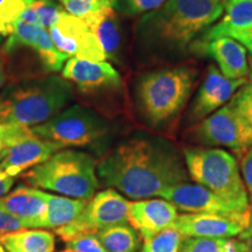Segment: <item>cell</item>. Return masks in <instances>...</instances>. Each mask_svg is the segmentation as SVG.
<instances>
[{
  "instance_id": "cell-12",
  "label": "cell",
  "mask_w": 252,
  "mask_h": 252,
  "mask_svg": "<svg viewBox=\"0 0 252 252\" xmlns=\"http://www.w3.org/2000/svg\"><path fill=\"white\" fill-rule=\"evenodd\" d=\"M27 48L35 53L46 71L56 72L63 69L68 56L56 48L49 32L45 28L19 20L13 33L2 46V53L11 54L17 49Z\"/></svg>"
},
{
  "instance_id": "cell-31",
  "label": "cell",
  "mask_w": 252,
  "mask_h": 252,
  "mask_svg": "<svg viewBox=\"0 0 252 252\" xmlns=\"http://www.w3.org/2000/svg\"><path fill=\"white\" fill-rule=\"evenodd\" d=\"M34 135L28 126L15 123H0V145L8 149L18 141Z\"/></svg>"
},
{
  "instance_id": "cell-29",
  "label": "cell",
  "mask_w": 252,
  "mask_h": 252,
  "mask_svg": "<svg viewBox=\"0 0 252 252\" xmlns=\"http://www.w3.org/2000/svg\"><path fill=\"white\" fill-rule=\"evenodd\" d=\"M252 141V83H245L231 98Z\"/></svg>"
},
{
  "instance_id": "cell-26",
  "label": "cell",
  "mask_w": 252,
  "mask_h": 252,
  "mask_svg": "<svg viewBox=\"0 0 252 252\" xmlns=\"http://www.w3.org/2000/svg\"><path fill=\"white\" fill-rule=\"evenodd\" d=\"M34 0H0V35L9 36L15 25Z\"/></svg>"
},
{
  "instance_id": "cell-5",
  "label": "cell",
  "mask_w": 252,
  "mask_h": 252,
  "mask_svg": "<svg viewBox=\"0 0 252 252\" xmlns=\"http://www.w3.org/2000/svg\"><path fill=\"white\" fill-rule=\"evenodd\" d=\"M196 78L197 71L190 67L161 69L141 77L137 94L146 121L158 126L174 118L184 109Z\"/></svg>"
},
{
  "instance_id": "cell-40",
  "label": "cell",
  "mask_w": 252,
  "mask_h": 252,
  "mask_svg": "<svg viewBox=\"0 0 252 252\" xmlns=\"http://www.w3.org/2000/svg\"><path fill=\"white\" fill-rule=\"evenodd\" d=\"M249 64H250V70H249V76H250V81L252 83V58L250 59V61H249Z\"/></svg>"
},
{
  "instance_id": "cell-25",
  "label": "cell",
  "mask_w": 252,
  "mask_h": 252,
  "mask_svg": "<svg viewBox=\"0 0 252 252\" xmlns=\"http://www.w3.org/2000/svg\"><path fill=\"white\" fill-rule=\"evenodd\" d=\"M63 12V6L59 5L55 0H34L33 4L21 14L20 20L49 30L58 23Z\"/></svg>"
},
{
  "instance_id": "cell-37",
  "label": "cell",
  "mask_w": 252,
  "mask_h": 252,
  "mask_svg": "<svg viewBox=\"0 0 252 252\" xmlns=\"http://www.w3.org/2000/svg\"><path fill=\"white\" fill-rule=\"evenodd\" d=\"M234 40L237 41L241 45H243L245 49H248L252 54V27L250 30L243 32V33L238 34Z\"/></svg>"
},
{
  "instance_id": "cell-8",
  "label": "cell",
  "mask_w": 252,
  "mask_h": 252,
  "mask_svg": "<svg viewBox=\"0 0 252 252\" xmlns=\"http://www.w3.org/2000/svg\"><path fill=\"white\" fill-rule=\"evenodd\" d=\"M130 202L118 190L108 188L94 194L76 220L55 229L65 243L83 235H96L111 226L128 223Z\"/></svg>"
},
{
  "instance_id": "cell-23",
  "label": "cell",
  "mask_w": 252,
  "mask_h": 252,
  "mask_svg": "<svg viewBox=\"0 0 252 252\" xmlns=\"http://www.w3.org/2000/svg\"><path fill=\"white\" fill-rule=\"evenodd\" d=\"M47 203V213L41 228L45 229H59L75 220L83 209L86 208L88 201L82 198L62 197L43 191Z\"/></svg>"
},
{
  "instance_id": "cell-34",
  "label": "cell",
  "mask_w": 252,
  "mask_h": 252,
  "mask_svg": "<svg viewBox=\"0 0 252 252\" xmlns=\"http://www.w3.org/2000/svg\"><path fill=\"white\" fill-rule=\"evenodd\" d=\"M241 173L247 188L249 203L252 212V146L245 151L241 160Z\"/></svg>"
},
{
  "instance_id": "cell-45",
  "label": "cell",
  "mask_w": 252,
  "mask_h": 252,
  "mask_svg": "<svg viewBox=\"0 0 252 252\" xmlns=\"http://www.w3.org/2000/svg\"><path fill=\"white\" fill-rule=\"evenodd\" d=\"M0 252H7V251L5 250V248H2L1 245H0Z\"/></svg>"
},
{
  "instance_id": "cell-44",
  "label": "cell",
  "mask_w": 252,
  "mask_h": 252,
  "mask_svg": "<svg viewBox=\"0 0 252 252\" xmlns=\"http://www.w3.org/2000/svg\"><path fill=\"white\" fill-rule=\"evenodd\" d=\"M2 43H4V36L0 35V46H1Z\"/></svg>"
},
{
  "instance_id": "cell-46",
  "label": "cell",
  "mask_w": 252,
  "mask_h": 252,
  "mask_svg": "<svg viewBox=\"0 0 252 252\" xmlns=\"http://www.w3.org/2000/svg\"><path fill=\"white\" fill-rule=\"evenodd\" d=\"M61 252H75V251H72V250H69V249H68V250H65V251H61Z\"/></svg>"
},
{
  "instance_id": "cell-24",
  "label": "cell",
  "mask_w": 252,
  "mask_h": 252,
  "mask_svg": "<svg viewBox=\"0 0 252 252\" xmlns=\"http://www.w3.org/2000/svg\"><path fill=\"white\" fill-rule=\"evenodd\" d=\"M96 236L109 252H137L140 248V236L128 224L111 226Z\"/></svg>"
},
{
  "instance_id": "cell-1",
  "label": "cell",
  "mask_w": 252,
  "mask_h": 252,
  "mask_svg": "<svg viewBox=\"0 0 252 252\" xmlns=\"http://www.w3.org/2000/svg\"><path fill=\"white\" fill-rule=\"evenodd\" d=\"M103 184L133 200L160 196L189 182L180 154L171 144L152 138H131L116 146L97 166Z\"/></svg>"
},
{
  "instance_id": "cell-33",
  "label": "cell",
  "mask_w": 252,
  "mask_h": 252,
  "mask_svg": "<svg viewBox=\"0 0 252 252\" xmlns=\"http://www.w3.org/2000/svg\"><path fill=\"white\" fill-rule=\"evenodd\" d=\"M167 0H125L124 11L130 15L152 12L165 4Z\"/></svg>"
},
{
  "instance_id": "cell-17",
  "label": "cell",
  "mask_w": 252,
  "mask_h": 252,
  "mask_svg": "<svg viewBox=\"0 0 252 252\" xmlns=\"http://www.w3.org/2000/svg\"><path fill=\"white\" fill-rule=\"evenodd\" d=\"M174 228L185 238H236L245 229L237 220L212 214H182Z\"/></svg>"
},
{
  "instance_id": "cell-4",
  "label": "cell",
  "mask_w": 252,
  "mask_h": 252,
  "mask_svg": "<svg viewBox=\"0 0 252 252\" xmlns=\"http://www.w3.org/2000/svg\"><path fill=\"white\" fill-rule=\"evenodd\" d=\"M96 169V160L89 154L63 150L27 171L23 180L71 198L90 200L99 188Z\"/></svg>"
},
{
  "instance_id": "cell-43",
  "label": "cell",
  "mask_w": 252,
  "mask_h": 252,
  "mask_svg": "<svg viewBox=\"0 0 252 252\" xmlns=\"http://www.w3.org/2000/svg\"><path fill=\"white\" fill-rule=\"evenodd\" d=\"M110 2H111V5H112V7H115L116 6V4H117V0H109Z\"/></svg>"
},
{
  "instance_id": "cell-10",
  "label": "cell",
  "mask_w": 252,
  "mask_h": 252,
  "mask_svg": "<svg viewBox=\"0 0 252 252\" xmlns=\"http://www.w3.org/2000/svg\"><path fill=\"white\" fill-rule=\"evenodd\" d=\"M162 198L174 204L184 214H212L242 222L247 228L251 209L239 207L197 184H181L167 189Z\"/></svg>"
},
{
  "instance_id": "cell-18",
  "label": "cell",
  "mask_w": 252,
  "mask_h": 252,
  "mask_svg": "<svg viewBox=\"0 0 252 252\" xmlns=\"http://www.w3.org/2000/svg\"><path fill=\"white\" fill-rule=\"evenodd\" d=\"M201 53L215 60L220 71L229 80H241L249 74L250 67L247 49L231 37H217L204 43H195Z\"/></svg>"
},
{
  "instance_id": "cell-6",
  "label": "cell",
  "mask_w": 252,
  "mask_h": 252,
  "mask_svg": "<svg viewBox=\"0 0 252 252\" xmlns=\"http://www.w3.org/2000/svg\"><path fill=\"white\" fill-rule=\"evenodd\" d=\"M184 160L195 184L229 202L251 209L241 168L231 153L215 147H186Z\"/></svg>"
},
{
  "instance_id": "cell-21",
  "label": "cell",
  "mask_w": 252,
  "mask_h": 252,
  "mask_svg": "<svg viewBox=\"0 0 252 252\" xmlns=\"http://www.w3.org/2000/svg\"><path fill=\"white\" fill-rule=\"evenodd\" d=\"M82 20L98 39L106 59L116 60L121 46V30L113 7H105L84 15Z\"/></svg>"
},
{
  "instance_id": "cell-30",
  "label": "cell",
  "mask_w": 252,
  "mask_h": 252,
  "mask_svg": "<svg viewBox=\"0 0 252 252\" xmlns=\"http://www.w3.org/2000/svg\"><path fill=\"white\" fill-rule=\"evenodd\" d=\"M60 2L68 13L78 18H83L84 15L105 7H112L109 0H60Z\"/></svg>"
},
{
  "instance_id": "cell-39",
  "label": "cell",
  "mask_w": 252,
  "mask_h": 252,
  "mask_svg": "<svg viewBox=\"0 0 252 252\" xmlns=\"http://www.w3.org/2000/svg\"><path fill=\"white\" fill-rule=\"evenodd\" d=\"M6 75H7V72H6L5 58L0 55V90H1V88L4 87L6 82Z\"/></svg>"
},
{
  "instance_id": "cell-19",
  "label": "cell",
  "mask_w": 252,
  "mask_h": 252,
  "mask_svg": "<svg viewBox=\"0 0 252 252\" xmlns=\"http://www.w3.org/2000/svg\"><path fill=\"white\" fill-rule=\"evenodd\" d=\"M0 208L23 220L27 229L41 228L47 213L43 191L27 186H19L12 193L0 198Z\"/></svg>"
},
{
  "instance_id": "cell-42",
  "label": "cell",
  "mask_w": 252,
  "mask_h": 252,
  "mask_svg": "<svg viewBox=\"0 0 252 252\" xmlns=\"http://www.w3.org/2000/svg\"><path fill=\"white\" fill-rule=\"evenodd\" d=\"M5 176H7V174H6V173H4L1 171V169H0V180H1L2 178H5Z\"/></svg>"
},
{
  "instance_id": "cell-9",
  "label": "cell",
  "mask_w": 252,
  "mask_h": 252,
  "mask_svg": "<svg viewBox=\"0 0 252 252\" xmlns=\"http://www.w3.org/2000/svg\"><path fill=\"white\" fill-rule=\"evenodd\" d=\"M190 134L194 141L204 146L228 147L243 153L252 146L250 134L231 99L198 122Z\"/></svg>"
},
{
  "instance_id": "cell-27",
  "label": "cell",
  "mask_w": 252,
  "mask_h": 252,
  "mask_svg": "<svg viewBox=\"0 0 252 252\" xmlns=\"http://www.w3.org/2000/svg\"><path fill=\"white\" fill-rule=\"evenodd\" d=\"M180 252H239L235 238H185Z\"/></svg>"
},
{
  "instance_id": "cell-36",
  "label": "cell",
  "mask_w": 252,
  "mask_h": 252,
  "mask_svg": "<svg viewBox=\"0 0 252 252\" xmlns=\"http://www.w3.org/2000/svg\"><path fill=\"white\" fill-rule=\"evenodd\" d=\"M235 243L239 252H252V213L249 224L235 238Z\"/></svg>"
},
{
  "instance_id": "cell-22",
  "label": "cell",
  "mask_w": 252,
  "mask_h": 252,
  "mask_svg": "<svg viewBox=\"0 0 252 252\" xmlns=\"http://www.w3.org/2000/svg\"><path fill=\"white\" fill-rule=\"evenodd\" d=\"M0 243L7 252H53L55 236L40 229H23L0 236Z\"/></svg>"
},
{
  "instance_id": "cell-28",
  "label": "cell",
  "mask_w": 252,
  "mask_h": 252,
  "mask_svg": "<svg viewBox=\"0 0 252 252\" xmlns=\"http://www.w3.org/2000/svg\"><path fill=\"white\" fill-rule=\"evenodd\" d=\"M182 242L184 237L173 226L144 241V245L139 252H180Z\"/></svg>"
},
{
  "instance_id": "cell-2",
  "label": "cell",
  "mask_w": 252,
  "mask_h": 252,
  "mask_svg": "<svg viewBox=\"0 0 252 252\" xmlns=\"http://www.w3.org/2000/svg\"><path fill=\"white\" fill-rule=\"evenodd\" d=\"M223 12L220 0H167L159 8L144 15L138 25L139 36L157 52L182 54Z\"/></svg>"
},
{
  "instance_id": "cell-7",
  "label": "cell",
  "mask_w": 252,
  "mask_h": 252,
  "mask_svg": "<svg viewBox=\"0 0 252 252\" xmlns=\"http://www.w3.org/2000/svg\"><path fill=\"white\" fill-rule=\"evenodd\" d=\"M31 130L37 137L62 147L88 146L105 137L109 125L91 109L72 105Z\"/></svg>"
},
{
  "instance_id": "cell-41",
  "label": "cell",
  "mask_w": 252,
  "mask_h": 252,
  "mask_svg": "<svg viewBox=\"0 0 252 252\" xmlns=\"http://www.w3.org/2000/svg\"><path fill=\"white\" fill-rule=\"evenodd\" d=\"M4 151H5V147L2 146V145H0V160H1L2 154H4Z\"/></svg>"
},
{
  "instance_id": "cell-13",
  "label": "cell",
  "mask_w": 252,
  "mask_h": 252,
  "mask_svg": "<svg viewBox=\"0 0 252 252\" xmlns=\"http://www.w3.org/2000/svg\"><path fill=\"white\" fill-rule=\"evenodd\" d=\"M245 83H247L245 78L229 80L223 76L220 69L214 65L209 67L207 76L201 84L196 98L191 105L189 121L191 123H198L212 115L228 103L234 97L236 91L241 89Z\"/></svg>"
},
{
  "instance_id": "cell-20",
  "label": "cell",
  "mask_w": 252,
  "mask_h": 252,
  "mask_svg": "<svg viewBox=\"0 0 252 252\" xmlns=\"http://www.w3.org/2000/svg\"><path fill=\"white\" fill-rule=\"evenodd\" d=\"M222 4L224 17L203 33L197 43L224 36L235 39L252 27V0H225Z\"/></svg>"
},
{
  "instance_id": "cell-38",
  "label": "cell",
  "mask_w": 252,
  "mask_h": 252,
  "mask_svg": "<svg viewBox=\"0 0 252 252\" xmlns=\"http://www.w3.org/2000/svg\"><path fill=\"white\" fill-rule=\"evenodd\" d=\"M14 184V178L13 176H5L0 180V198L5 197L8 194V191L11 190L12 186Z\"/></svg>"
},
{
  "instance_id": "cell-3",
  "label": "cell",
  "mask_w": 252,
  "mask_h": 252,
  "mask_svg": "<svg viewBox=\"0 0 252 252\" xmlns=\"http://www.w3.org/2000/svg\"><path fill=\"white\" fill-rule=\"evenodd\" d=\"M72 97V86L58 75L19 82L0 94V123L42 124L61 112Z\"/></svg>"
},
{
  "instance_id": "cell-35",
  "label": "cell",
  "mask_w": 252,
  "mask_h": 252,
  "mask_svg": "<svg viewBox=\"0 0 252 252\" xmlns=\"http://www.w3.org/2000/svg\"><path fill=\"white\" fill-rule=\"evenodd\" d=\"M23 229H27L23 220L0 208V236Z\"/></svg>"
},
{
  "instance_id": "cell-32",
  "label": "cell",
  "mask_w": 252,
  "mask_h": 252,
  "mask_svg": "<svg viewBox=\"0 0 252 252\" xmlns=\"http://www.w3.org/2000/svg\"><path fill=\"white\" fill-rule=\"evenodd\" d=\"M67 248L75 252H109L96 235H83L67 242Z\"/></svg>"
},
{
  "instance_id": "cell-14",
  "label": "cell",
  "mask_w": 252,
  "mask_h": 252,
  "mask_svg": "<svg viewBox=\"0 0 252 252\" xmlns=\"http://www.w3.org/2000/svg\"><path fill=\"white\" fill-rule=\"evenodd\" d=\"M178 209L165 198L138 200L130 202L128 223L144 241L163 230L173 228L178 219Z\"/></svg>"
},
{
  "instance_id": "cell-11",
  "label": "cell",
  "mask_w": 252,
  "mask_h": 252,
  "mask_svg": "<svg viewBox=\"0 0 252 252\" xmlns=\"http://www.w3.org/2000/svg\"><path fill=\"white\" fill-rule=\"evenodd\" d=\"M53 42L60 52L68 58L102 62L106 55L98 39L82 20L64 11L54 26L49 28Z\"/></svg>"
},
{
  "instance_id": "cell-47",
  "label": "cell",
  "mask_w": 252,
  "mask_h": 252,
  "mask_svg": "<svg viewBox=\"0 0 252 252\" xmlns=\"http://www.w3.org/2000/svg\"><path fill=\"white\" fill-rule=\"evenodd\" d=\"M220 1H222V2H223V1H225V0H220Z\"/></svg>"
},
{
  "instance_id": "cell-16",
  "label": "cell",
  "mask_w": 252,
  "mask_h": 252,
  "mask_svg": "<svg viewBox=\"0 0 252 252\" xmlns=\"http://www.w3.org/2000/svg\"><path fill=\"white\" fill-rule=\"evenodd\" d=\"M63 147L58 143L32 135L5 149L0 160V169L9 176H17L28 168L47 161Z\"/></svg>"
},
{
  "instance_id": "cell-15",
  "label": "cell",
  "mask_w": 252,
  "mask_h": 252,
  "mask_svg": "<svg viewBox=\"0 0 252 252\" xmlns=\"http://www.w3.org/2000/svg\"><path fill=\"white\" fill-rule=\"evenodd\" d=\"M62 77L76 86L84 93H93L104 89H116L122 84L119 72L111 63L94 62L72 58L62 69Z\"/></svg>"
}]
</instances>
